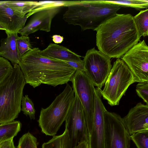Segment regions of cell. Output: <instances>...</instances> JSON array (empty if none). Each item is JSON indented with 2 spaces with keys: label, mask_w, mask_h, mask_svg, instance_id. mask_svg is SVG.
<instances>
[{
  "label": "cell",
  "mask_w": 148,
  "mask_h": 148,
  "mask_svg": "<svg viewBox=\"0 0 148 148\" xmlns=\"http://www.w3.org/2000/svg\"><path fill=\"white\" fill-rule=\"evenodd\" d=\"M40 51L33 48L20 59L18 64L26 84L34 88L42 84L56 87L71 81L76 69L63 61L42 55Z\"/></svg>",
  "instance_id": "1"
},
{
  "label": "cell",
  "mask_w": 148,
  "mask_h": 148,
  "mask_svg": "<svg viewBox=\"0 0 148 148\" xmlns=\"http://www.w3.org/2000/svg\"><path fill=\"white\" fill-rule=\"evenodd\" d=\"M96 31V44L99 51L111 58H121L140 38L130 14H116Z\"/></svg>",
  "instance_id": "2"
},
{
  "label": "cell",
  "mask_w": 148,
  "mask_h": 148,
  "mask_svg": "<svg viewBox=\"0 0 148 148\" xmlns=\"http://www.w3.org/2000/svg\"><path fill=\"white\" fill-rule=\"evenodd\" d=\"M64 6L67 10L63 19L69 24L79 26L82 31H96L122 7L104 0L65 1Z\"/></svg>",
  "instance_id": "3"
},
{
  "label": "cell",
  "mask_w": 148,
  "mask_h": 148,
  "mask_svg": "<svg viewBox=\"0 0 148 148\" xmlns=\"http://www.w3.org/2000/svg\"><path fill=\"white\" fill-rule=\"evenodd\" d=\"M26 84L19 65L13 69L0 84V124L12 121L21 110L23 90Z\"/></svg>",
  "instance_id": "4"
},
{
  "label": "cell",
  "mask_w": 148,
  "mask_h": 148,
  "mask_svg": "<svg viewBox=\"0 0 148 148\" xmlns=\"http://www.w3.org/2000/svg\"><path fill=\"white\" fill-rule=\"evenodd\" d=\"M73 88L68 83L63 91L47 108H42L38 122L42 133L54 136L70 111L75 96Z\"/></svg>",
  "instance_id": "5"
},
{
  "label": "cell",
  "mask_w": 148,
  "mask_h": 148,
  "mask_svg": "<svg viewBox=\"0 0 148 148\" xmlns=\"http://www.w3.org/2000/svg\"><path fill=\"white\" fill-rule=\"evenodd\" d=\"M135 82V78L127 64L121 58H118L114 63L103 89L99 90L108 104L116 106L128 88Z\"/></svg>",
  "instance_id": "6"
},
{
  "label": "cell",
  "mask_w": 148,
  "mask_h": 148,
  "mask_svg": "<svg viewBox=\"0 0 148 148\" xmlns=\"http://www.w3.org/2000/svg\"><path fill=\"white\" fill-rule=\"evenodd\" d=\"M71 81L75 95L78 97L84 109L89 138L93 124L95 88L84 71H76Z\"/></svg>",
  "instance_id": "7"
},
{
  "label": "cell",
  "mask_w": 148,
  "mask_h": 148,
  "mask_svg": "<svg viewBox=\"0 0 148 148\" xmlns=\"http://www.w3.org/2000/svg\"><path fill=\"white\" fill-rule=\"evenodd\" d=\"M62 2H40L39 5L26 15L28 18L34 14L29 22L18 33L21 36H28L39 30L46 32L50 31L53 18L63 7Z\"/></svg>",
  "instance_id": "8"
},
{
  "label": "cell",
  "mask_w": 148,
  "mask_h": 148,
  "mask_svg": "<svg viewBox=\"0 0 148 148\" xmlns=\"http://www.w3.org/2000/svg\"><path fill=\"white\" fill-rule=\"evenodd\" d=\"M84 72L94 86L101 89L111 71V58L94 47L88 50L83 60Z\"/></svg>",
  "instance_id": "9"
},
{
  "label": "cell",
  "mask_w": 148,
  "mask_h": 148,
  "mask_svg": "<svg viewBox=\"0 0 148 148\" xmlns=\"http://www.w3.org/2000/svg\"><path fill=\"white\" fill-rule=\"evenodd\" d=\"M104 148H130V135L118 114L104 112Z\"/></svg>",
  "instance_id": "10"
},
{
  "label": "cell",
  "mask_w": 148,
  "mask_h": 148,
  "mask_svg": "<svg viewBox=\"0 0 148 148\" xmlns=\"http://www.w3.org/2000/svg\"><path fill=\"white\" fill-rule=\"evenodd\" d=\"M121 58L136 82H148V46L144 40L134 45Z\"/></svg>",
  "instance_id": "11"
},
{
  "label": "cell",
  "mask_w": 148,
  "mask_h": 148,
  "mask_svg": "<svg viewBox=\"0 0 148 148\" xmlns=\"http://www.w3.org/2000/svg\"><path fill=\"white\" fill-rule=\"evenodd\" d=\"M65 122L73 148L84 140L89 143L84 111L76 95Z\"/></svg>",
  "instance_id": "12"
},
{
  "label": "cell",
  "mask_w": 148,
  "mask_h": 148,
  "mask_svg": "<svg viewBox=\"0 0 148 148\" xmlns=\"http://www.w3.org/2000/svg\"><path fill=\"white\" fill-rule=\"evenodd\" d=\"M101 97L99 89L95 88L93 124L89 136L90 148H104V114L106 109Z\"/></svg>",
  "instance_id": "13"
},
{
  "label": "cell",
  "mask_w": 148,
  "mask_h": 148,
  "mask_svg": "<svg viewBox=\"0 0 148 148\" xmlns=\"http://www.w3.org/2000/svg\"><path fill=\"white\" fill-rule=\"evenodd\" d=\"M122 119L130 135L148 130V105L138 103Z\"/></svg>",
  "instance_id": "14"
},
{
  "label": "cell",
  "mask_w": 148,
  "mask_h": 148,
  "mask_svg": "<svg viewBox=\"0 0 148 148\" xmlns=\"http://www.w3.org/2000/svg\"><path fill=\"white\" fill-rule=\"evenodd\" d=\"M27 18L18 16L14 10L5 3L0 5V24L7 33H18L25 26Z\"/></svg>",
  "instance_id": "15"
},
{
  "label": "cell",
  "mask_w": 148,
  "mask_h": 148,
  "mask_svg": "<svg viewBox=\"0 0 148 148\" xmlns=\"http://www.w3.org/2000/svg\"><path fill=\"white\" fill-rule=\"evenodd\" d=\"M43 56L62 61L82 62L81 56L63 46L50 43L44 49L40 51Z\"/></svg>",
  "instance_id": "16"
},
{
  "label": "cell",
  "mask_w": 148,
  "mask_h": 148,
  "mask_svg": "<svg viewBox=\"0 0 148 148\" xmlns=\"http://www.w3.org/2000/svg\"><path fill=\"white\" fill-rule=\"evenodd\" d=\"M7 36L1 40L0 56L9 60L13 66L18 64L20 59L16 47V40L18 36L16 33H6Z\"/></svg>",
  "instance_id": "17"
},
{
  "label": "cell",
  "mask_w": 148,
  "mask_h": 148,
  "mask_svg": "<svg viewBox=\"0 0 148 148\" xmlns=\"http://www.w3.org/2000/svg\"><path fill=\"white\" fill-rule=\"evenodd\" d=\"M5 4L12 9L18 16L23 18L40 5L34 1H6Z\"/></svg>",
  "instance_id": "18"
},
{
  "label": "cell",
  "mask_w": 148,
  "mask_h": 148,
  "mask_svg": "<svg viewBox=\"0 0 148 148\" xmlns=\"http://www.w3.org/2000/svg\"><path fill=\"white\" fill-rule=\"evenodd\" d=\"M21 124L19 121H13L0 124V143L13 139L20 131Z\"/></svg>",
  "instance_id": "19"
},
{
  "label": "cell",
  "mask_w": 148,
  "mask_h": 148,
  "mask_svg": "<svg viewBox=\"0 0 148 148\" xmlns=\"http://www.w3.org/2000/svg\"><path fill=\"white\" fill-rule=\"evenodd\" d=\"M42 148H73L68 130H65L62 134L54 136L47 142L42 145Z\"/></svg>",
  "instance_id": "20"
},
{
  "label": "cell",
  "mask_w": 148,
  "mask_h": 148,
  "mask_svg": "<svg viewBox=\"0 0 148 148\" xmlns=\"http://www.w3.org/2000/svg\"><path fill=\"white\" fill-rule=\"evenodd\" d=\"M133 19L137 28L139 38L148 35V9L143 10L135 16Z\"/></svg>",
  "instance_id": "21"
},
{
  "label": "cell",
  "mask_w": 148,
  "mask_h": 148,
  "mask_svg": "<svg viewBox=\"0 0 148 148\" xmlns=\"http://www.w3.org/2000/svg\"><path fill=\"white\" fill-rule=\"evenodd\" d=\"M111 3L116 4L122 7H130L137 10L148 8V0L105 1Z\"/></svg>",
  "instance_id": "22"
},
{
  "label": "cell",
  "mask_w": 148,
  "mask_h": 148,
  "mask_svg": "<svg viewBox=\"0 0 148 148\" xmlns=\"http://www.w3.org/2000/svg\"><path fill=\"white\" fill-rule=\"evenodd\" d=\"M16 47L18 55L20 59L23 55L33 48L29 36H18L16 40Z\"/></svg>",
  "instance_id": "23"
},
{
  "label": "cell",
  "mask_w": 148,
  "mask_h": 148,
  "mask_svg": "<svg viewBox=\"0 0 148 148\" xmlns=\"http://www.w3.org/2000/svg\"><path fill=\"white\" fill-rule=\"evenodd\" d=\"M130 137L137 148H148V130L138 132Z\"/></svg>",
  "instance_id": "24"
},
{
  "label": "cell",
  "mask_w": 148,
  "mask_h": 148,
  "mask_svg": "<svg viewBox=\"0 0 148 148\" xmlns=\"http://www.w3.org/2000/svg\"><path fill=\"white\" fill-rule=\"evenodd\" d=\"M38 144L36 138L28 132L20 138L17 148H37Z\"/></svg>",
  "instance_id": "25"
},
{
  "label": "cell",
  "mask_w": 148,
  "mask_h": 148,
  "mask_svg": "<svg viewBox=\"0 0 148 148\" xmlns=\"http://www.w3.org/2000/svg\"><path fill=\"white\" fill-rule=\"evenodd\" d=\"M21 110L26 116H29L31 119H35L36 110L34 104L27 95L23 96L21 101Z\"/></svg>",
  "instance_id": "26"
},
{
  "label": "cell",
  "mask_w": 148,
  "mask_h": 148,
  "mask_svg": "<svg viewBox=\"0 0 148 148\" xmlns=\"http://www.w3.org/2000/svg\"><path fill=\"white\" fill-rule=\"evenodd\" d=\"M13 66L7 59L0 56V84L8 75Z\"/></svg>",
  "instance_id": "27"
},
{
  "label": "cell",
  "mask_w": 148,
  "mask_h": 148,
  "mask_svg": "<svg viewBox=\"0 0 148 148\" xmlns=\"http://www.w3.org/2000/svg\"><path fill=\"white\" fill-rule=\"evenodd\" d=\"M136 90L138 96L148 105V82H138Z\"/></svg>",
  "instance_id": "28"
},
{
  "label": "cell",
  "mask_w": 148,
  "mask_h": 148,
  "mask_svg": "<svg viewBox=\"0 0 148 148\" xmlns=\"http://www.w3.org/2000/svg\"><path fill=\"white\" fill-rule=\"evenodd\" d=\"M75 69L76 71H84V69L83 61L82 62H74L70 61H63Z\"/></svg>",
  "instance_id": "29"
},
{
  "label": "cell",
  "mask_w": 148,
  "mask_h": 148,
  "mask_svg": "<svg viewBox=\"0 0 148 148\" xmlns=\"http://www.w3.org/2000/svg\"><path fill=\"white\" fill-rule=\"evenodd\" d=\"M0 148H16L13 139L6 140L0 143Z\"/></svg>",
  "instance_id": "30"
},
{
  "label": "cell",
  "mask_w": 148,
  "mask_h": 148,
  "mask_svg": "<svg viewBox=\"0 0 148 148\" xmlns=\"http://www.w3.org/2000/svg\"><path fill=\"white\" fill-rule=\"evenodd\" d=\"M73 148H90L88 142L84 140L79 142L78 144Z\"/></svg>",
  "instance_id": "31"
},
{
  "label": "cell",
  "mask_w": 148,
  "mask_h": 148,
  "mask_svg": "<svg viewBox=\"0 0 148 148\" xmlns=\"http://www.w3.org/2000/svg\"><path fill=\"white\" fill-rule=\"evenodd\" d=\"M53 41L56 44L60 43L64 40V37L60 35H54L52 37Z\"/></svg>",
  "instance_id": "32"
},
{
  "label": "cell",
  "mask_w": 148,
  "mask_h": 148,
  "mask_svg": "<svg viewBox=\"0 0 148 148\" xmlns=\"http://www.w3.org/2000/svg\"><path fill=\"white\" fill-rule=\"evenodd\" d=\"M0 30H4L5 31V28L0 24Z\"/></svg>",
  "instance_id": "33"
},
{
  "label": "cell",
  "mask_w": 148,
  "mask_h": 148,
  "mask_svg": "<svg viewBox=\"0 0 148 148\" xmlns=\"http://www.w3.org/2000/svg\"><path fill=\"white\" fill-rule=\"evenodd\" d=\"M6 1H0V5L3 3H5Z\"/></svg>",
  "instance_id": "34"
},
{
  "label": "cell",
  "mask_w": 148,
  "mask_h": 148,
  "mask_svg": "<svg viewBox=\"0 0 148 148\" xmlns=\"http://www.w3.org/2000/svg\"></svg>",
  "instance_id": "35"
}]
</instances>
